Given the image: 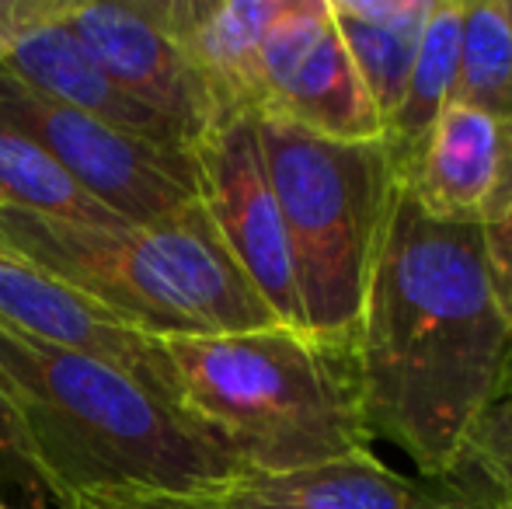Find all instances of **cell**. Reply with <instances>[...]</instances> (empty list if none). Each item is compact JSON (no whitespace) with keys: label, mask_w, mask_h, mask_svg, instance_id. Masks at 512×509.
<instances>
[{"label":"cell","mask_w":512,"mask_h":509,"mask_svg":"<svg viewBox=\"0 0 512 509\" xmlns=\"http://www.w3.org/2000/svg\"><path fill=\"white\" fill-rule=\"evenodd\" d=\"M0 126L39 143L60 168L126 224H150L196 199V161L189 150L84 116L28 88L0 67Z\"/></svg>","instance_id":"6"},{"label":"cell","mask_w":512,"mask_h":509,"mask_svg":"<svg viewBox=\"0 0 512 509\" xmlns=\"http://www.w3.org/2000/svg\"><path fill=\"white\" fill-rule=\"evenodd\" d=\"M352 349L373 440L405 450L422 478L457 468L512 349L478 217L425 210L398 178Z\"/></svg>","instance_id":"1"},{"label":"cell","mask_w":512,"mask_h":509,"mask_svg":"<svg viewBox=\"0 0 512 509\" xmlns=\"http://www.w3.org/2000/svg\"><path fill=\"white\" fill-rule=\"evenodd\" d=\"M0 245L157 339L279 325L199 199L150 224L102 227L0 206Z\"/></svg>","instance_id":"4"},{"label":"cell","mask_w":512,"mask_h":509,"mask_svg":"<svg viewBox=\"0 0 512 509\" xmlns=\"http://www.w3.org/2000/svg\"><path fill=\"white\" fill-rule=\"evenodd\" d=\"M255 133L290 238L304 328L352 342L398 164L384 140L338 143L283 119H255Z\"/></svg>","instance_id":"5"},{"label":"cell","mask_w":512,"mask_h":509,"mask_svg":"<svg viewBox=\"0 0 512 509\" xmlns=\"http://www.w3.org/2000/svg\"><path fill=\"white\" fill-rule=\"evenodd\" d=\"M509 4H512V0H509Z\"/></svg>","instance_id":"28"},{"label":"cell","mask_w":512,"mask_h":509,"mask_svg":"<svg viewBox=\"0 0 512 509\" xmlns=\"http://www.w3.org/2000/svg\"><path fill=\"white\" fill-rule=\"evenodd\" d=\"M0 509H14V506H7V503H0Z\"/></svg>","instance_id":"25"},{"label":"cell","mask_w":512,"mask_h":509,"mask_svg":"<svg viewBox=\"0 0 512 509\" xmlns=\"http://www.w3.org/2000/svg\"><path fill=\"white\" fill-rule=\"evenodd\" d=\"M196 199L227 252L269 304L279 325L304 328L290 238L258 147L255 119H227L192 150Z\"/></svg>","instance_id":"7"},{"label":"cell","mask_w":512,"mask_h":509,"mask_svg":"<svg viewBox=\"0 0 512 509\" xmlns=\"http://www.w3.org/2000/svg\"><path fill=\"white\" fill-rule=\"evenodd\" d=\"M0 394L63 496L102 485L209 492L241 461L185 408L150 394L95 356L25 339L0 325Z\"/></svg>","instance_id":"2"},{"label":"cell","mask_w":512,"mask_h":509,"mask_svg":"<svg viewBox=\"0 0 512 509\" xmlns=\"http://www.w3.org/2000/svg\"><path fill=\"white\" fill-rule=\"evenodd\" d=\"M0 206L67 224H122L60 168L56 157L7 126H0Z\"/></svg>","instance_id":"17"},{"label":"cell","mask_w":512,"mask_h":509,"mask_svg":"<svg viewBox=\"0 0 512 509\" xmlns=\"http://www.w3.org/2000/svg\"><path fill=\"white\" fill-rule=\"evenodd\" d=\"M199 70L220 119L262 112V46L283 0H147Z\"/></svg>","instance_id":"13"},{"label":"cell","mask_w":512,"mask_h":509,"mask_svg":"<svg viewBox=\"0 0 512 509\" xmlns=\"http://www.w3.org/2000/svg\"><path fill=\"white\" fill-rule=\"evenodd\" d=\"M453 102L492 116L512 129V4L464 0L460 70Z\"/></svg>","instance_id":"18"},{"label":"cell","mask_w":512,"mask_h":509,"mask_svg":"<svg viewBox=\"0 0 512 509\" xmlns=\"http://www.w3.org/2000/svg\"><path fill=\"white\" fill-rule=\"evenodd\" d=\"M506 401H512V398H506Z\"/></svg>","instance_id":"27"},{"label":"cell","mask_w":512,"mask_h":509,"mask_svg":"<svg viewBox=\"0 0 512 509\" xmlns=\"http://www.w3.org/2000/svg\"><path fill=\"white\" fill-rule=\"evenodd\" d=\"M398 178L432 213L495 217L512 199V129L471 105H446Z\"/></svg>","instance_id":"11"},{"label":"cell","mask_w":512,"mask_h":509,"mask_svg":"<svg viewBox=\"0 0 512 509\" xmlns=\"http://www.w3.org/2000/svg\"><path fill=\"white\" fill-rule=\"evenodd\" d=\"M67 21L108 77L171 123L189 150L223 123L199 70L147 0H70Z\"/></svg>","instance_id":"10"},{"label":"cell","mask_w":512,"mask_h":509,"mask_svg":"<svg viewBox=\"0 0 512 509\" xmlns=\"http://www.w3.org/2000/svg\"><path fill=\"white\" fill-rule=\"evenodd\" d=\"M4 492H21L32 499H60V489L35 457L25 429H21L14 408L0 394V496Z\"/></svg>","instance_id":"20"},{"label":"cell","mask_w":512,"mask_h":509,"mask_svg":"<svg viewBox=\"0 0 512 509\" xmlns=\"http://www.w3.org/2000/svg\"><path fill=\"white\" fill-rule=\"evenodd\" d=\"M0 325L25 339L112 363L150 394L185 408L175 367L157 335L129 325L95 297L49 276L7 245H0Z\"/></svg>","instance_id":"9"},{"label":"cell","mask_w":512,"mask_h":509,"mask_svg":"<svg viewBox=\"0 0 512 509\" xmlns=\"http://www.w3.org/2000/svg\"><path fill=\"white\" fill-rule=\"evenodd\" d=\"M422 478L387 468L373 450L300 471H241L216 492V509H415Z\"/></svg>","instance_id":"14"},{"label":"cell","mask_w":512,"mask_h":509,"mask_svg":"<svg viewBox=\"0 0 512 509\" xmlns=\"http://www.w3.org/2000/svg\"><path fill=\"white\" fill-rule=\"evenodd\" d=\"M502 398H512V349L506 356V367H502V384H499V401Z\"/></svg>","instance_id":"24"},{"label":"cell","mask_w":512,"mask_h":509,"mask_svg":"<svg viewBox=\"0 0 512 509\" xmlns=\"http://www.w3.org/2000/svg\"><path fill=\"white\" fill-rule=\"evenodd\" d=\"M481 241H485L488 286L512 332V199L495 217L481 220Z\"/></svg>","instance_id":"23"},{"label":"cell","mask_w":512,"mask_h":509,"mask_svg":"<svg viewBox=\"0 0 512 509\" xmlns=\"http://www.w3.org/2000/svg\"><path fill=\"white\" fill-rule=\"evenodd\" d=\"M506 506H509V503H506ZM509 509H512V506H509Z\"/></svg>","instance_id":"26"},{"label":"cell","mask_w":512,"mask_h":509,"mask_svg":"<svg viewBox=\"0 0 512 509\" xmlns=\"http://www.w3.org/2000/svg\"><path fill=\"white\" fill-rule=\"evenodd\" d=\"M464 464H471L495 492L512 506V401H495L474 426L464 447Z\"/></svg>","instance_id":"19"},{"label":"cell","mask_w":512,"mask_h":509,"mask_svg":"<svg viewBox=\"0 0 512 509\" xmlns=\"http://www.w3.org/2000/svg\"><path fill=\"white\" fill-rule=\"evenodd\" d=\"M185 412L203 422L244 471H300L366 454L356 349L307 328L161 339Z\"/></svg>","instance_id":"3"},{"label":"cell","mask_w":512,"mask_h":509,"mask_svg":"<svg viewBox=\"0 0 512 509\" xmlns=\"http://www.w3.org/2000/svg\"><path fill=\"white\" fill-rule=\"evenodd\" d=\"M67 11L70 0H49L46 14L39 21H32L11 42L0 67L11 70L18 81H25L39 95L67 105V109L102 119V123L122 129V133L143 136V140L164 143V147L189 150L178 140L171 123H164L157 112H150L147 105L129 98L108 77V70L95 60V53L70 28Z\"/></svg>","instance_id":"12"},{"label":"cell","mask_w":512,"mask_h":509,"mask_svg":"<svg viewBox=\"0 0 512 509\" xmlns=\"http://www.w3.org/2000/svg\"><path fill=\"white\" fill-rule=\"evenodd\" d=\"M415 509H509V506L471 464L460 461L443 478H422V496H418Z\"/></svg>","instance_id":"22"},{"label":"cell","mask_w":512,"mask_h":509,"mask_svg":"<svg viewBox=\"0 0 512 509\" xmlns=\"http://www.w3.org/2000/svg\"><path fill=\"white\" fill-rule=\"evenodd\" d=\"M460 28H464V0H436L418 39L405 98L384 126V143L398 171L408 164L425 133L436 126L446 105H453L460 70Z\"/></svg>","instance_id":"16"},{"label":"cell","mask_w":512,"mask_h":509,"mask_svg":"<svg viewBox=\"0 0 512 509\" xmlns=\"http://www.w3.org/2000/svg\"><path fill=\"white\" fill-rule=\"evenodd\" d=\"M220 489L178 492L157 489V485H102V489L77 492L67 509H216V492Z\"/></svg>","instance_id":"21"},{"label":"cell","mask_w":512,"mask_h":509,"mask_svg":"<svg viewBox=\"0 0 512 509\" xmlns=\"http://www.w3.org/2000/svg\"><path fill=\"white\" fill-rule=\"evenodd\" d=\"M432 4L436 0H328L338 39L384 126L405 98Z\"/></svg>","instance_id":"15"},{"label":"cell","mask_w":512,"mask_h":509,"mask_svg":"<svg viewBox=\"0 0 512 509\" xmlns=\"http://www.w3.org/2000/svg\"><path fill=\"white\" fill-rule=\"evenodd\" d=\"M338 143L384 140L377 116L338 39L328 0H283L262 46V112Z\"/></svg>","instance_id":"8"}]
</instances>
